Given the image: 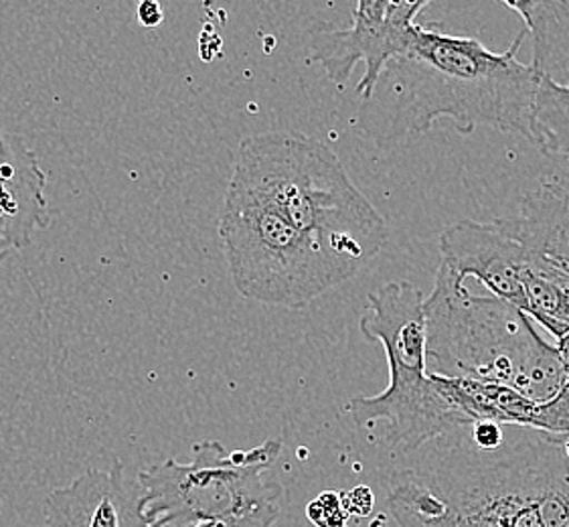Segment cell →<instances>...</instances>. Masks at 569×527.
<instances>
[{
	"label": "cell",
	"instance_id": "6da1fadb",
	"mask_svg": "<svg viewBox=\"0 0 569 527\" xmlns=\"http://www.w3.org/2000/svg\"><path fill=\"white\" fill-rule=\"evenodd\" d=\"M499 447L458 426L389 477L399 527H569V436L511 426Z\"/></svg>",
	"mask_w": 569,
	"mask_h": 527
},
{
	"label": "cell",
	"instance_id": "7a4b0ae2",
	"mask_svg": "<svg viewBox=\"0 0 569 527\" xmlns=\"http://www.w3.org/2000/svg\"><path fill=\"white\" fill-rule=\"evenodd\" d=\"M525 39L523 29L497 53L475 37L416 24L408 47L357 108V132L386 149L446 118L462 135L490 127L529 140L536 73L517 59Z\"/></svg>",
	"mask_w": 569,
	"mask_h": 527
},
{
	"label": "cell",
	"instance_id": "3957f363",
	"mask_svg": "<svg viewBox=\"0 0 569 527\" xmlns=\"http://www.w3.org/2000/svg\"><path fill=\"white\" fill-rule=\"evenodd\" d=\"M428 374L499 384L543 404L566 384L556 345L547 344L525 312L501 298L475 297L440 264L423 298Z\"/></svg>",
	"mask_w": 569,
	"mask_h": 527
},
{
	"label": "cell",
	"instance_id": "277c9868",
	"mask_svg": "<svg viewBox=\"0 0 569 527\" xmlns=\"http://www.w3.org/2000/svg\"><path fill=\"white\" fill-rule=\"evenodd\" d=\"M233 175L258 187L298 230L361 270L381 252L388 223L341 159L315 138L263 132L241 140Z\"/></svg>",
	"mask_w": 569,
	"mask_h": 527
},
{
	"label": "cell",
	"instance_id": "5b68a950",
	"mask_svg": "<svg viewBox=\"0 0 569 527\" xmlns=\"http://www.w3.org/2000/svg\"><path fill=\"white\" fill-rule=\"evenodd\" d=\"M219 238L238 292L268 307L305 309L359 272L322 250L270 197L238 175L228 185Z\"/></svg>",
	"mask_w": 569,
	"mask_h": 527
},
{
	"label": "cell",
	"instance_id": "8992f818",
	"mask_svg": "<svg viewBox=\"0 0 569 527\" xmlns=\"http://www.w3.org/2000/svg\"><path fill=\"white\" fill-rule=\"evenodd\" d=\"M194 460L169 459L138 473L142 517L149 527H193L217 519H240L280 507L284 487L270 469L282 455L280 440L228 453L217 440L193 447Z\"/></svg>",
	"mask_w": 569,
	"mask_h": 527
},
{
	"label": "cell",
	"instance_id": "52a82bcc",
	"mask_svg": "<svg viewBox=\"0 0 569 527\" xmlns=\"http://www.w3.org/2000/svg\"><path fill=\"white\" fill-rule=\"evenodd\" d=\"M361 317L365 339L383 345L389 386L377 396L349 401L357 428L386 422L391 428L418 425L438 404V384L428 374V322L423 297L408 280L388 282L369 292Z\"/></svg>",
	"mask_w": 569,
	"mask_h": 527
},
{
	"label": "cell",
	"instance_id": "ba28073f",
	"mask_svg": "<svg viewBox=\"0 0 569 527\" xmlns=\"http://www.w3.org/2000/svg\"><path fill=\"white\" fill-rule=\"evenodd\" d=\"M499 219L515 241L525 315L559 341L569 332V189L541 181Z\"/></svg>",
	"mask_w": 569,
	"mask_h": 527
},
{
	"label": "cell",
	"instance_id": "9c48e42d",
	"mask_svg": "<svg viewBox=\"0 0 569 527\" xmlns=\"http://www.w3.org/2000/svg\"><path fill=\"white\" fill-rule=\"evenodd\" d=\"M430 2L398 0H359L353 9V24L335 29L319 24L308 41V59L320 63L327 78L342 88L353 76L355 66L365 63L357 93L369 98L381 71L410 43L418 17Z\"/></svg>",
	"mask_w": 569,
	"mask_h": 527
},
{
	"label": "cell",
	"instance_id": "30bf717a",
	"mask_svg": "<svg viewBox=\"0 0 569 527\" xmlns=\"http://www.w3.org/2000/svg\"><path fill=\"white\" fill-rule=\"evenodd\" d=\"M533 41L536 96L529 142L547 157L569 161V2H505Z\"/></svg>",
	"mask_w": 569,
	"mask_h": 527
},
{
	"label": "cell",
	"instance_id": "8fae6325",
	"mask_svg": "<svg viewBox=\"0 0 569 527\" xmlns=\"http://www.w3.org/2000/svg\"><path fill=\"white\" fill-rule=\"evenodd\" d=\"M440 256L460 285L467 278H477L489 288L492 297L501 298L525 312L523 288L519 282L517 250L511 236L501 226V219L492 221H458L440 233Z\"/></svg>",
	"mask_w": 569,
	"mask_h": 527
},
{
	"label": "cell",
	"instance_id": "7c38bea8",
	"mask_svg": "<svg viewBox=\"0 0 569 527\" xmlns=\"http://www.w3.org/2000/svg\"><path fill=\"white\" fill-rule=\"evenodd\" d=\"M142 487L128 479L124 465L88 469L46 499L43 527H149L142 517Z\"/></svg>",
	"mask_w": 569,
	"mask_h": 527
},
{
	"label": "cell",
	"instance_id": "4fadbf2b",
	"mask_svg": "<svg viewBox=\"0 0 569 527\" xmlns=\"http://www.w3.org/2000/svg\"><path fill=\"white\" fill-rule=\"evenodd\" d=\"M307 516L317 527H347L349 516L342 507L341 494L325 491L307 507Z\"/></svg>",
	"mask_w": 569,
	"mask_h": 527
},
{
	"label": "cell",
	"instance_id": "5bb4252c",
	"mask_svg": "<svg viewBox=\"0 0 569 527\" xmlns=\"http://www.w3.org/2000/svg\"><path fill=\"white\" fill-rule=\"evenodd\" d=\"M342 507L347 511L349 519L351 517H367L373 511V504H376V497L373 491L367 487V485H359L351 489L349 494H341Z\"/></svg>",
	"mask_w": 569,
	"mask_h": 527
},
{
	"label": "cell",
	"instance_id": "9a60e30c",
	"mask_svg": "<svg viewBox=\"0 0 569 527\" xmlns=\"http://www.w3.org/2000/svg\"><path fill=\"white\" fill-rule=\"evenodd\" d=\"M280 516V507L266 509L253 516L240 517V519H217V521H203L193 527H273Z\"/></svg>",
	"mask_w": 569,
	"mask_h": 527
},
{
	"label": "cell",
	"instance_id": "2e32d148",
	"mask_svg": "<svg viewBox=\"0 0 569 527\" xmlns=\"http://www.w3.org/2000/svg\"><path fill=\"white\" fill-rule=\"evenodd\" d=\"M138 23L147 29H154L164 21V11L160 7L159 2L154 0H144L137 7Z\"/></svg>",
	"mask_w": 569,
	"mask_h": 527
},
{
	"label": "cell",
	"instance_id": "e0dca14e",
	"mask_svg": "<svg viewBox=\"0 0 569 527\" xmlns=\"http://www.w3.org/2000/svg\"><path fill=\"white\" fill-rule=\"evenodd\" d=\"M556 349L559 351V357H561V364H563V369H566V381L569 384V332L566 337H561L558 344H556Z\"/></svg>",
	"mask_w": 569,
	"mask_h": 527
}]
</instances>
